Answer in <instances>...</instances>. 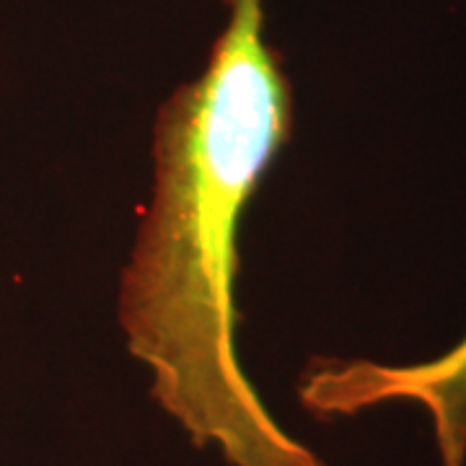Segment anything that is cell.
<instances>
[{"mask_svg":"<svg viewBox=\"0 0 466 466\" xmlns=\"http://www.w3.org/2000/svg\"><path fill=\"white\" fill-rule=\"evenodd\" d=\"M319 410L355 412L394 397L422 401L435 417L438 443L446 466H461L466 456V337L443 358L422 366L389 368L373 363H339L319 370L306 386Z\"/></svg>","mask_w":466,"mask_h":466,"instance_id":"2","label":"cell"},{"mask_svg":"<svg viewBox=\"0 0 466 466\" xmlns=\"http://www.w3.org/2000/svg\"><path fill=\"white\" fill-rule=\"evenodd\" d=\"M228 21L200 78L153 127L156 187L122 275L119 321L153 391L238 466H319L267 417L236 358L238 218L293 130V94L265 36V0Z\"/></svg>","mask_w":466,"mask_h":466,"instance_id":"1","label":"cell"}]
</instances>
